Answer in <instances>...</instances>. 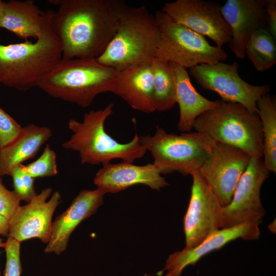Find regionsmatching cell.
<instances>
[{
	"label": "cell",
	"mask_w": 276,
	"mask_h": 276,
	"mask_svg": "<svg viewBox=\"0 0 276 276\" xmlns=\"http://www.w3.org/2000/svg\"><path fill=\"white\" fill-rule=\"evenodd\" d=\"M51 26L62 59L97 58L113 37L128 6L121 0H51Z\"/></svg>",
	"instance_id": "1"
},
{
	"label": "cell",
	"mask_w": 276,
	"mask_h": 276,
	"mask_svg": "<svg viewBox=\"0 0 276 276\" xmlns=\"http://www.w3.org/2000/svg\"><path fill=\"white\" fill-rule=\"evenodd\" d=\"M52 10L46 11L42 29L34 42L0 43V83L20 91L38 82L61 60L60 42L51 26Z\"/></svg>",
	"instance_id": "2"
},
{
	"label": "cell",
	"mask_w": 276,
	"mask_h": 276,
	"mask_svg": "<svg viewBox=\"0 0 276 276\" xmlns=\"http://www.w3.org/2000/svg\"><path fill=\"white\" fill-rule=\"evenodd\" d=\"M119 72L96 58L61 59L37 87L53 98L87 107L99 94L115 93Z\"/></svg>",
	"instance_id": "3"
},
{
	"label": "cell",
	"mask_w": 276,
	"mask_h": 276,
	"mask_svg": "<svg viewBox=\"0 0 276 276\" xmlns=\"http://www.w3.org/2000/svg\"><path fill=\"white\" fill-rule=\"evenodd\" d=\"M160 37L154 14L143 6L128 7L112 39L96 59L118 71L151 63L156 58Z\"/></svg>",
	"instance_id": "4"
},
{
	"label": "cell",
	"mask_w": 276,
	"mask_h": 276,
	"mask_svg": "<svg viewBox=\"0 0 276 276\" xmlns=\"http://www.w3.org/2000/svg\"><path fill=\"white\" fill-rule=\"evenodd\" d=\"M113 108L110 103L103 109L91 110L85 113L81 122L69 120L68 128L73 134L62 146L78 152L82 164L103 165L116 158L132 163L145 154L147 150L136 133L130 142L122 144L105 131L104 123Z\"/></svg>",
	"instance_id": "5"
},
{
	"label": "cell",
	"mask_w": 276,
	"mask_h": 276,
	"mask_svg": "<svg viewBox=\"0 0 276 276\" xmlns=\"http://www.w3.org/2000/svg\"><path fill=\"white\" fill-rule=\"evenodd\" d=\"M193 128L216 142L240 148L251 157H263V136L259 117L240 104L219 100L217 107L196 118Z\"/></svg>",
	"instance_id": "6"
},
{
	"label": "cell",
	"mask_w": 276,
	"mask_h": 276,
	"mask_svg": "<svg viewBox=\"0 0 276 276\" xmlns=\"http://www.w3.org/2000/svg\"><path fill=\"white\" fill-rule=\"evenodd\" d=\"M140 142L151 153L153 165L161 174L178 172L184 175L199 170L216 143L205 133L195 131L177 135L167 133L158 126L154 135L141 136Z\"/></svg>",
	"instance_id": "7"
},
{
	"label": "cell",
	"mask_w": 276,
	"mask_h": 276,
	"mask_svg": "<svg viewBox=\"0 0 276 276\" xmlns=\"http://www.w3.org/2000/svg\"><path fill=\"white\" fill-rule=\"evenodd\" d=\"M154 15L160 34L156 58L186 69L201 64H216L227 58L222 48L211 45L204 36L175 21L162 10Z\"/></svg>",
	"instance_id": "8"
},
{
	"label": "cell",
	"mask_w": 276,
	"mask_h": 276,
	"mask_svg": "<svg viewBox=\"0 0 276 276\" xmlns=\"http://www.w3.org/2000/svg\"><path fill=\"white\" fill-rule=\"evenodd\" d=\"M239 67L236 61L232 64L219 62L197 65L190 68L189 73L199 85L217 93L222 101L240 104L250 112L257 113V102L268 94L270 86L247 83L239 76Z\"/></svg>",
	"instance_id": "9"
},
{
	"label": "cell",
	"mask_w": 276,
	"mask_h": 276,
	"mask_svg": "<svg viewBox=\"0 0 276 276\" xmlns=\"http://www.w3.org/2000/svg\"><path fill=\"white\" fill-rule=\"evenodd\" d=\"M270 172L266 168L262 157H250L236 186L231 201L222 207L220 229L247 222H262L265 210L261 201L260 190Z\"/></svg>",
	"instance_id": "10"
},
{
	"label": "cell",
	"mask_w": 276,
	"mask_h": 276,
	"mask_svg": "<svg viewBox=\"0 0 276 276\" xmlns=\"http://www.w3.org/2000/svg\"><path fill=\"white\" fill-rule=\"evenodd\" d=\"M251 156L237 147L216 142L199 170L222 207L231 201Z\"/></svg>",
	"instance_id": "11"
},
{
	"label": "cell",
	"mask_w": 276,
	"mask_h": 276,
	"mask_svg": "<svg viewBox=\"0 0 276 276\" xmlns=\"http://www.w3.org/2000/svg\"><path fill=\"white\" fill-rule=\"evenodd\" d=\"M193 183L189 206L183 218L185 248H193L219 228L222 206L198 171Z\"/></svg>",
	"instance_id": "12"
},
{
	"label": "cell",
	"mask_w": 276,
	"mask_h": 276,
	"mask_svg": "<svg viewBox=\"0 0 276 276\" xmlns=\"http://www.w3.org/2000/svg\"><path fill=\"white\" fill-rule=\"evenodd\" d=\"M175 21L212 39L219 48L232 37L230 26L223 17L221 6L202 0H176L165 3L162 10Z\"/></svg>",
	"instance_id": "13"
},
{
	"label": "cell",
	"mask_w": 276,
	"mask_h": 276,
	"mask_svg": "<svg viewBox=\"0 0 276 276\" xmlns=\"http://www.w3.org/2000/svg\"><path fill=\"white\" fill-rule=\"evenodd\" d=\"M52 192V188H45L28 204L19 207L9 220L8 237L20 243L34 238L44 243L49 242L53 215L61 198L60 193L56 191L47 201Z\"/></svg>",
	"instance_id": "14"
},
{
	"label": "cell",
	"mask_w": 276,
	"mask_h": 276,
	"mask_svg": "<svg viewBox=\"0 0 276 276\" xmlns=\"http://www.w3.org/2000/svg\"><path fill=\"white\" fill-rule=\"evenodd\" d=\"M259 221L245 222L235 226L219 229L207 237L197 246L184 248L171 254L164 269L158 274L167 271L165 276H181L182 271L189 265H195L204 256L220 249L237 239L252 241L259 239L261 232Z\"/></svg>",
	"instance_id": "15"
},
{
	"label": "cell",
	"mask_w": 276,
	"mask_h": 276,
	"mask_svg": "<svg viewBox=\"0 0 276 276\" xmlns=\"http://www.w3.org/2000/svg\"><path fill=\"white\" fill-rule=\"evenodd\" d=\"M267 0H227L221 12L231 27L232 37L228 45L234 55L243 59L247 42L257 30L267 26Z\"/></svg>",
	"instance_id": "16"
},
{
	"label": "cell",
	"mask_w": 276,
	"mask_h": 276,
	"mask_svg": "<svg viewBox=\"0 0 276 276\" xmlns=\"http://www.w3.org/2000/svg\"><path fill=\"white\" fill-rule=\"evenodd\" d=\"M104 194L98 188L82 190L66 210L52 222L50 240L44 252L60 255L64 251L71 234L82 221L96 212L103 203Z\"/></svg>",
	"instance_id": "17"
},
{
	"label": "cell",
	"mask_w": 276,
	"mask_h": 276,
	"mask_svg": "<svg viewBox=\"0 0 276 276\" xmlns=\"http://www.w3.org/2000/svg\"><path fill=\"white\" fill-rule=\"evenodd\" d=\"M94 183L105 194L116 193L138 184L157 191L168 185L153 164L137 166L126 161L103 165L96 173Z\"/></svg>",
	"instance_id": "18"
},
{
	"label": "cell",
	"mask_w": 276,
	"mask_h": 276,
	"mask_svg": "<svg viewBox=\"0 0 276 276\" xmlns=\"http://www.w3.org/2000/svg\"><path fill=\"white\" fill-rule=\"evenodd\" d=\"M151 63L135 65L119 71L114 93L133 109L147 113L155 110Z\"/></svg>",
	"instance_id": "19"
},
{
	"label": "cell",
	"mask_w": 276,
	"mask_h": 276,
	"mask_svg": "<svg viewBox=\"0 0 276 276\" xmlns=\"http://www.w3.org/2000/svg\"><path fill=\"white\" fill-rule=\"evenodd\" d=\"M175 84L176 103L179 107V131L189 132L196 118L204 112L215 108L219 100L211 101L203 97L192 85L186 68L170 62Z\"/></svg>",
	"instance_id": "20"
},
{
	"label": "cell",
	"mask_w": 276,
	"mask_h": 276,
	"mask_svg": "<svg viewBox=\"0 0 276 276\" xmlns=\"http://www.w3.org/2000/svg\"><path fill=\"white\" fill-rule=\"evenodd\" d=\"M52 135L48 127L34 124L23 127L10 144L0 150V176L10 175L14 168L34 157Z\"/></svg>",
	"instance_id": "21"
},
{
	"label": "cell",
	"mask_w": 276,
	"mask_h": 276,
	"mask_svg": "<svg viewBox=\"0 0 276 276\" xmlns=\"http://www.w3.org/2000/svg\"><path fill=\"white\" fill-rule=\"evenodd\" d=\"M46 11L40 9L34 1L3 2L0 28L5 29L25 40L37 39L44 25Z\"/></svg>",
	"instance_id": "22"
},
{
	"label": "cell",
	"mask_w": 276,
	"mask_h": 276,
	"mask_svg": "<svg viewBox=\"0 0 276 276\" xmlns=\"http://www.w3.org/2000/svg\"><path fill=\"white\" fill-rule=\"evenodd\" d=\"M257 113L260 119L263 136L264 164L270 171L276 172V101L268 94L259 99Z\"/></svg>",
	"instance_id": "23"
},
{
	"label": "cell",
	"mask_w": 276,
	"mask_h": 276,
	"mask_svg": "<svg viewBox=\"0 0 276 276\" xmlns=\"http://www.w3.org/2000/svg\"><path fill=\"white\" fill-rule=\"evenodd\" d=\"M153 75L155 110L171 109L176 103L175 84L170 62L155 58L151 63Z\"/></svg>",
	"instance_id": "24"
},
{
	"label": "cell",
	"mask_w": 276,
	"mask_h": 276,
	"mask_svg": "<svg viewBox=\"0 0 276 276\" xmlns=\"http://www.w3.org/2000/svg\"><path fill=\"white\" fill-rule=\"evenodd\" d=\"M245 53L258 71L267 70L276 62L275 39L267 29H259L247 42Z\"/></svg>",
	"instance_id": "25"
},
{
	"label": "cell",
	"mask_w": 276,
	"mask_h": 276,
	"mask_svg": "<svg viewBox=\"0 0 276 276\" xmlns=\"http://www.w3.org/2000/svg\"><path fill=\"white\" fill-rule=\"evenodd\" d=\"M21 166L22 171L34 179L53 176L58 173L56 154L49 144L38 159L27 165L22 164Z\"/></svg>",
	"instance_id": "26"
},
{
	"label": "cell",
	"mask_w": 276,
	"mask_h": 276,
	"mask_svg": "<svg viewBox=\"0 0 276 276\" xmlns=\"http://www.w3.org/2000/svg\"><path fill=\"white\" fill-rule=\"evenodd\" d=\"M21 165L14 168L10 176L12 178L13 191L20 200L29 203L37 194L34 185V178L22 171Z\"/></svg>",
	"instance_id": "27"
},
{
	"label": "cell",
	"mask_w": 276,
	"mask_h": 276,
	"mask_svg": "<svg viewBox=\"0 0 276 276\" xmlns=\"http://www.w3.org/2000/svg\"><path fill=\"white\" fill-rule=\"evenodd\" d=\"M4 247L6 257L4 276H20L22 272L20 243L11 237H8Z\"/></svg>",
	"instance_id": "28"
},
{
	"label": "cell",
	"mask_w": 276,
	"mask_h": 276,
	"mask_svg": "<svg viewBox=\"0 0 276 276\" xmlns=\"http://www.w3.org/2000/svg\"><path fill=\"white\" fill-rule=\"evenodd\" d=\"M21 127L0 106V150L10 144L21 131Z\"/></svg>",
	"instance_id": "29"
},
{
	"label": "cell",
	"mask_w": 276,
	"mask_h": 276,
	"mask_svg": "<svg viewBox=\"0 0 276 276\" xmlns=\"http://www.w3.org/2000/svg\"><path fill=\"white\" fill-rule=\"evenodd\" d=\"M20 201L13 191L7 189L0 181V215L10 220L20 206Z\"/></svg>",
	"instance_id": "30"
},
{
	"label": "cell",
	"mask_w": 276,
	"mask_h": 276,
	"mask_svg": "<svg viewBox=\"0 0 276 276\" xmlns=\"http://www.w3.org/2000/svg\"><path fill=\"white\" fill-rule=\"evenodd\" d=\"M267 22L268 26V31L276 39V1L267 0L266 5Z\"/></svg>",
	"instance_id": "31"
},
{
	"label": "cell",
	"mask_w": 276,
	"mask_h": 276,
	"mask_svg": "<svg viewBox=\"0 0 276 276\" xmlns=\"http://www.w3.org/2000/svg\"><path fill=\"white\" fill-rule=\"evenodd\" d=\"M9 231V220L0 215V235L8 237Z\"/></svg>",
	"instance_id": "32"
},
{
	"label": "cell",
	"mask_w": 276,
	"mask_h": 276,
	"mask_svg": "<svg viewBox=\"0 0 276 276\" xmlns=\"http://www.w3.org/2000/svg\"><path fill=\"white\" fill-rule=\"evenodd\" d=\"M269 229L272 233H275V221L274 220L272 223L269 224L268 226Z\"/></svg>",
	"instance_id": "33"
},
{
	"label": "cell",
	"mask_w": 276,
	"mask_h": 276,
	"mask_svg": "<svg viewBox=\"0 0 276 276\" xmlns=\"http://www.w3.org/2000/svg\"><path fill=\"white\" fill-rule=\"evenodd\" d=\"M3 6V1H2V0H0V22L2 18V16Z\"/></svg>",
	"instance_id": "34"
},
{
	"label": "cell",
	"mask_w": 276,
	"mask_h": 276,
	"mask_svg": "<svg viewBox=\"0 0 276 276\" xmlns=\"http://www.w3.org/2000/svg\"><path fill=\"white\" fill-rule=\"evenodd\" d=\"M4 243L3 242V239L0 237V247H4Z\"/></svg>",
	"instance_id": "35"
},
{
	"label": "cell",
	"mask_w": 276,
	"mask_h": 276,
	"mask_svg": "<svg viewBox=\"0 0 276 276\" xmlns=\"http://www.w3.org/2000/svg\"><path fill=\"white\" fill-rule=\"evenodd\" d=\"M2 275V271H1V268H0V276Z\"/></svg>",
	"instance_id": "36"
},
{
	"label": "cell",
	"mask_w": 276,
	"mask_h": 276,
	"mask_svg": "<svg viewBox=\"0 0 276 276\" xmlns=\"http://www.w3.org/2000/svg\"><path fill=\"white\" fill-rule=\"evenodd\" d=\"M0 181H2V177L0 176Z\"/></svg>",
	"instance_id": "37"
}]
</instances>
